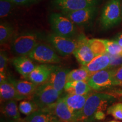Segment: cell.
Listing matches in <instances>:
<instances>
[{"instance_id":"6da1fadb","label":"cell","mask_w":122,"mask_h":122,"mask_svg":"<svg viewBox=\"0 0 122 122\" xmlns=\"http://www.w3.org/2000/svg\"><path fill=\"white\" fill-rule=\"evenodd\" d=\"M117 101L116 97L110 93H94L90 94L77 122L87 119L94 118L97 111H105Z\"/></svg>"},{"instance_id":"7a4b0ae2","label":"cell","mask_w":122,"mask_h":122,"mask_svg":"<svg viewBox=\"0 0 122 122\" xmlns=\"http://www.w3.org/2000/svg\"><path fill=\"white\" fill-rule=\"evenodd\" d=\"M122 21L121 0H108L101 14V26L107 30L118 25Z\"/></svg>"},{"instance_id":"3957f363","label":"cell","mask_w":122,"mask_h":122,"mask_svg":"<svg viewBox=\"0 0 122 122\" xmlns=\"http://www.w3.org/2000/svg\"><path fill=\"white\" fill-rule=\"evenodd\" d=\"M38 35L34 32H24L12 39L11 50L16 56H28L39 43Z\"/></svg>"},{"instance_id":"277c9868","label":"cell","mask_w":122,"mask_h":122,"mask_svg":"<svg viewBox=\"0 0 122 122\" xmlns=\"http://www.w3.org/2000/svg\"><path fill=\"white\" fill-rule=\"evenodd\" d=\"M49 21L54 33L59 36L74 39L77 33L76 24L62 13H53L50 15Z\"/></svg>"},{"instance_id":"5b68a950","label":"cell","mask_w":122,"mask_h":122,"mask_svg":"<svg viewBox=\"0 0 122 122\" xmlns=\"http://www.w3.org/2000/svg\"><path fill=\"white\" fill-rule=\"evenodd\" d=\"M61 94L46 82L38 85L30 100L34 102L39 109H44L56 102Z\"/></svg>"},{"instance_id":"8992f818","label":"cell","mask_w":122,"mask_h":122,"mask_svg":"<svg viewBox=\"0 0 122 122\" xmlns=\"http://www.w3.org/2000/svg\"><path fill=\"white\" fill-rule=\"evenodd\" d=\"M114 68H107L93 74L88 83L92 89L102 91L112 86H120L114 76Z\"/></svg>"},{"instance_id":"52a82bcc","label":"cell","mask_w":122,"mask_h":122,"mask_svg":"<svg viewBox=\"0 0 122 122\" xmlns=\"http://www.w3.org/2000/svg\"><path fill=\"white\" fill-rule=\"evenodd\" d=\"M28 57L32 61L43 64L58 63L61 58L51 46L39 42Z\"/></svg>"},{"instance_id":"ba28073f","label":"cell","mask_w":122,"mask_h":122,"mask_svg":"<svg viewBox=\"0 0 122 122\" xmlns=\"http://www.w3.org/2000/svg\"><path fill=\"white\" fill-rule=\"evenodd\" d=\"M48 40L62 57L74 54L77 45V39L59 36L54 33L49 35Z\"/></svg>"},{"instance_id":"9c48e42d","label":"cell","mask_w":122,"mask_h":122,"mask_svg":"<svg viewBox=\"0 0 122 122\" xmlns=\"http://www.w3.org/2000/svg\"><path fill=\"white\" fill-rule=\"evenodd\" d=\"M100 0H52L51 4L61 13H67L97 6Z\"/></svg>"},{"instance_id":"30bf717a","label":"cell","mask_w":122,"mask_h":122,"mask_svg":"<svg viewBox=\"0 0 122 122\" xmlns=\"http://www.w3.org/2000/svg\"><path fill=\"white\" fill-rule=\"evenodd\" d=\"M76 39L77 45L73 54L81 65L85 66L89 63L95 56L90 47L89 39L84 33L80 34Z\"/></svg>"},{"instance_id":"8fae6325","label":"cell","mask_w":122,"mask_h":122,"mask_svg":"<svg viewBox=\"0 0 122 122\" xmlns=\"http://www.w3.org/2000/svg\"><path fill=\"white\" fill-rule=\"evenodd\" d=\"M97 11V6H93L62 14L69 18L76 25H84L91 22Z\"/></svg>"},{"instance_id":"7c38bea8","label":"cell","mask_w":122,"mask_h":122,"mask_svg":"<svg viewBox=\"0 0 122 122\" xmlns=\"http://www.w3.org/2000/svg\"><path fill=\"white\" fill-rule=\"evenodd\" d=\"M70 71L68 68H63L58 66H53L48 83L55 89L62 93L67 83V77Z\"/></svg>"},{"instance_id":"4fadbf2b","label":"cell","mask_w":122,"mask_h":122,"mask_svg":"<svg viewBox=\"0 0 122 122\" xmlns=\"http://www.w3.org/2000/svg\"><path fill=\"white\" fill-rule=\"evenodd\" d=\"M51 112L63 122H77L72 111L70 110L67 105L61 97L56 102L48 106Z\"/></svg>"},{"instance_id":"5bb4252c","label":"cell","mask_w":122,"mask_h":122,"mask_svg":"<svg viewBox=\"0 0 122 122\" xmlns=\"http://www.w3.org/2000/svg\"><path fill=\"white\" fill-rule=\"evenodd\" d=\"M89 94H85V95H75V94H67L65 96H63L64 101L67 105L70 110L72 111L77 120L83 110Z\"/></svg>"},{"instance_id":"9a60e30c","label":"cell","mask_w":122,"mask_h":122,"mask_svg":"<svg viewBox=\"0 0 122 122\" xmlns=\"http://www.w3.org/2000/svg\"><path fill=\"white\" fill-rule=\"evenodd\" d=\"M53 65L42 64L36 65V67L28 76L27 80L37 85L46 83L49 78Z\"/></svg>"},{"instance_id":"2e32d148","label":"cell","mask_w":122,"mask_h":122,"mask_svg":"<svg viewBox=\"0 0 122 122\" xmlns=\"http://www.w3.org/2000/svg\"><path fill=\"white\" fill-rule=\"evenodd\" d=\"M12 64L17 72L27 80L36 66L28 56H16L12 59Z\"/></svg>"},{"instance_id":"e0dca14e","label":"cell","mask_w":122,"mask_h":122,"mask_svg":"<svg viewBox=\"0 0 122 122\" xmlns=\"http://www.w3.org/2000/svg\"><path fill=\"white\" fill-rule=\"evenodd\" d=\"M0 98L1 103L10 100L19 101L28 99L18 92L8 79L0 83Z\"/></svg>"},{"instance_id":"ac0fdd59","label":"cell","mask_w":122,"mask_h":122,"mask_svg":"<svg viewBox=\"0 0 122 122\" xmlns=\"http://www.w3.org/2000/svg\"><path fill=\"white\" fill-rule=\"evenodd\" d=\"M110 65V57L107 53L95 57L89 63L85 66H81L86 69L92 75L95 73L107 69Z\"/></svg>"},{"instance_id":"d6986e66","label":"cell","mask_w":122,"mask_h":122,"mask_svg":"<svg viewBox=\"0 0 122 122\" xmlns=\"http://www.w3.org/2000/svg\"><path fill=\"white\" fill-rule=\"evenodd\" d=\"M8 80L13 84L18 92L28 99H30L34 94L38 85L28 80H22L8 77Z\"/></svg>"},{"instance_id":"ffe728a7","label":"cell","mask_w":122,"mask_h":122,"mask_svg":"<svg viewBox=\"0 0 122 122\" xmlns=\"http://www.w3.org/2000/svg\"><path fill=\"white\" fill-rule=\"evenodd\" d=\"M58 118L48 107L39 109L30 115L27 116L22 122H55Z\"/></svg>"},{"instance_id":"44dd1931","label":"cell","mask_w":122,"mask_h":122,"mask_svg":"<svg viewBox=\"0 0 122 122\" xmlns=\"http://www.w3.org/2000/svg\"><path fill=\"white\" fill-rule=\"evenodd\" d=\"M92 89L90 87L88 82L80 81L66 83L64 91L68 94L85 95L89 94Z\"/></svg>"},{"instance_id":"7402d4cb","label":"cell","mask_w":122,"mask_h":122,"mask_svg":"<svg viewBox=\"0 0 122 122\" xmlns=\"http://www.w3.org/2000/svg\"><path fill=\"white\" fill-rule=\"evenodd\" d=\"M2 103L1 112L6 118L13 121L20 120V111L17 104V101L10 100Z\"/></svg>"},{"instance_id":"603a6c76","label":"cell","mask_w":122,"mask_h":122,"mask_svg":"<svg viewBox=\"0 0 122 122\" xmlns=\"http://www.w3.org/2000/svg\"><path fill=\"white\" fill-rule=\"evenodd\" d=\"M92 75L83 67L81 68L70 71L67 77V83L72 81H84L88 82Z\"/></svg>"},{"instance_id":"cb8c5ba5","label":"cell","mask_w":122,"mask_h":122,"mask_svg":"<svg viewBox=\"0 0 122 122\" xmlns=\"http://www.w3.org/2000/svg\"><path fill=\"white\" fill-rule=\"evenodd\" d=\"M89 43L95 57L107 53L105 40L100 39H89Z\"/></svg>"},{"instance_id":"d4e9b609","label":"cell","mask_w":122,"mask_h":122,"mask_svg":"<svg viewBox=\"0 0 122 122\" xmlns=\"http://www.w3.org/2000/svg\"><path fill=\"white\" fill-rule=\"evenodd\" d=\"M14 30L13 27L7 23H1L0 25V43H6L13 36Z\"/></svg>"},{"instance_id":"484cf974","label":"cell","mask_w":122,"mask_h":122,"mask_svg":"<svg viewBox=\"0 0 122 122\" xmlns=\"http://www.w3.org/2000/svg\"><path fill=\"white\" fill-rule=\"evenodd\" d=\"M19 110L23 115L28 116L37 111L39 108L32 100H23L18 105Z\"/></svg>"},{"instance_id":"4316f807","label":"cell","mask_w":122,"mask_h":122,"mask_svg":"<svg viewBox=\"0 0 122 122\" xmlns=\"http://www.w3.org/2000/svg\"><path fill=\"white\" fill-rule=\"evenodd\" d=\"M107 53L110 56H116L122 55V47L114 40H105Z\"/></svg>"},{"instance_id":"83f0119b","label":"cell","mask_w":122,"mask_h":122,"mask_svg":"<svg viewBox=\"0 0 122 122\" xmlns=\"http://www.w3.org/2000/svg\"><path fill=\"white\" fill-rule=\"evenodd\" d=\"M14 5L9 0H0V18H4L8 16Z\"/></svg>"},{"instance_id":"f1b7e54d","label":"cell","mask_w":122,"mask_h":122,"mask_svg":"<svg viewBox=\"0 0 122 122\" xmlns=\"http://www.w3.org/2000/svg\"><path fill=\"white\" fill-rule=\"evenodd\" d=\"M107 114L112 115L116 119L122 120V102L111 105L107 110Z\"/></svg>"},{"instance_id":"f546056e","label":"cell","mask_w":122,"mask_h":122,"mask_svg":"<svg viewBox=\"0 0 122 122\" xmlns=\"http://www.w3.org/2000/svg\"><path fill=\"white\" fill-rule=\"evenodd\" d=\"M8 61L9 58L6 53L1 50L0 53V73L6 74Z\"/></svg>"},{"instance_id":"4dcf8cb0","label":"cell","mask_w":122,"mask_h":122,"mask_svg":"<svg viewBox=\"0 0 122 122\" xmlns=\"http://www.w3.org/2000/svg\"><path fill=\"white\" fill-rule=\"evenodd\" d=\"M110 68H116L122 66V55L116 56H110Z\"/></svg>"},{"instance_id":"1f68e13d","label":"cell","mask_w":122,"mask_h":122,"mask_svg":"<svg viewBox=\"0 0 122 122\" xmlns=\"http://www.w3.org/2000/svg\"><path fill=\"white\" fill-rule=\"evenodd\" d=\"M114 76L115 80L119 84L120 86H122V66L114 68Z\"/></svg>"},{"instance_id":"d6a6232c","label":"cell","mask_w":122,"mask_h":122,"mask_svg":"<svg viewBox=\"0 0 122 122\" xmlns=\"http://www.w3.org/2000/svg\"><path fill=\"white\" fill-rule=\"evenodd\" d=\"M13 3L15 5L25 6L34 4L39 0H9Z\"/></svg>"},{"instance_id":"836d02e7","label":"cell","mask_w":122,"mask_h":122,"mask_svg":"<svg viewBox=\"0 0 122 122\" xmlns=\"http://www.w3.org/2000/svg\"><path fill=\"white\" fill-rule=\"evenodd\" d=\"M105 117H106V115H105L104 111H97L94 115V118L98 121L105 119Z\"/></svg>"},{"instance_id":"e575fe53","label":"cell","mask_w":122,"mask_h":122,"mask_svg":"<svg viewBox=\"0 0 122 122\" xmlns=\"http://www.w3.org/2000/svg\"><path fill=\"white\" fill-rule=\"evenodd\" d=\"M113 40L117 42L120 46L122 47V32L118 33L115 36V37L114 38Z\"/></svg>"},{"instance_id":"d590c367","label":"cell","mask_w":122,"mask_h":122,"mask_svg":"<svg viewBox=\"0 0 122 122\" xmlns=\"http://www.w3.org/2000/svg\"><path fill=\"white\" fill-rule=\"evenodd\" d=\"M77 122H101L98 120H96L94 118H91V119H85L83 120H79Z\"/></svg>"},{"instance_id":"8d00e7d4","label":"cell","mask_w":122,"mask_h":122,"mask_svg":"<svg viewBox=\"0 0 122 122\" xmlns=\"http://www.w3.org/2000/svg\"><path fill=\"white\" fill-rule=\"evenodd\" d=\"M108 122H120L117 121V120H110V121H109Z\"/></svg>"},{"instance_id":"74e56055","label":"cell","mask_w":122,"mask_h":122,"mask_svg":"<svg viewBox=\"0 0 122 122\" xmlns=\"http://www.w3.org/2000/svg\"><path fill=\"white\" fill-rule=\"evenodd\" d=\"M20 122V120H19V121H13V120H11V121H10V122Z\"/></svg>"},{"instance_id":"f35d334b","label":"cell","mask_w":122,"mask_h":122,"mask_svg":"<svg viewBox=\"0 0 122 122\" xmlns=\"http://www.w3.org/2000/svg\"><path fill=\"white\" fill-rule=\"evenodd\" d=\"M121 9H122V0H121Z\"/></svg>"},{"instance_id":"ab89813d","label":"cell","mask_w":122,"mask_h":122,"mask_svg":"<svg viewBox=\"0 0 122 122\" xmlns=\"http://www.w3.org/2000/svg\"><path fill=\"white\" fill-rule=\"evenodd\" d=\"M62 122L60 120H57V121H56V122Z\"/></svg>"},{"instance_id":"60d3db41","label":"cell","mask_w":122,"mask_h":122,"mask_svg":"<svg viewBox=\"0 0 122 122\" xmlns=\"http://www.w3.org/2000/svg\"><path fill=\"white\" fill-rule=\"evenodd\" d=\"M119 100L122 102V97H121V98H120V100Z\"/></svg>"},{"instance_id":"b9f144b4","label":"cell","mask_w":122,"mask_h":122,"mask_svg":"<svg viewBox=\"0 0 122 122\" xmlns=\"http://www.w3.org/2000/svg\"><path fill=\"white\" fill-rule=\"evenodd\" d=\"M20 122H22V121H20Z\"/></svg>"}]
</instances>
